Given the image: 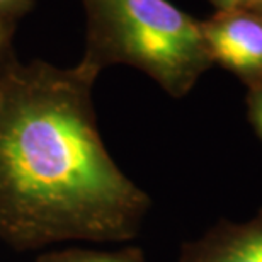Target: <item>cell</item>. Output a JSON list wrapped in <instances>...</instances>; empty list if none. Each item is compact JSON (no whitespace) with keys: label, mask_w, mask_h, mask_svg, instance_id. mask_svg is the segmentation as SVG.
I'll return each mask as SVG.
<instances>
[{"label":"cell","mask_w":262,"mask_h":262,"mask_svg":"<svg viewBox=\"0 0 262 262\" xmlns=\"http://www.w3.org/2000/svg\"><path fill=\"white\" fill-rule=\"evenodd\" d=\"M213 2L218 4L220 7H223V9H233V7H240V5L255 2V0H213ZM260 2H262V0H260Z\"/></svg>","instance_id":"obj_9"},{"label":"cell","mask_w":262,"mask_h":262,"mask_svg":"<svg viewBox=\"0 0 262 262\" xmlns=\"http://www.w3.org/2000/svg\"><path fill=\"white\" fill-rule=\"evenodd\" d=\"M83 63L15 58L0 77V240L14 250L67 240L126 242L151 208L99 133Z\"/></svg>","instance_id":"obj_1"},{"label":"cell","mask_w":262,"mask_h":262,"mask_svg":"<svg viewBox=\"0 0 262 262\" xmlns=\"http://www.w3.org/2000/svg\"><path fill=\"white\" fill-rule=\"evenodd\" d=\"M209 56L249 80L262 82V20L225 15L201 24Z\"/></svg>","instance_id":"obj_3"},{"label":"cell","mask_w":262,"mask_h":262,"mask_svg":"<svg viewBox=\"0 0 262 262\" xmlns=\"http://www.w3.org/2000/svg\"><path fill=\"white\" fill-rule=\"evenodd\" d=\"M14 28L15 23L0 17V77L4 75L9 65L15 60L14 55Z\"/></svg>","instance_id":"obj_6"},{"label":"cell","mask_w":262,"mask_h":262,"mask_svg":"<svg viewBox=\"0 0 262 262\" xmlns=\"http://www.w3.org/2000/svg\"><path fill=\"white\" fill-rule=\"evenodd\" d=\"M250 118L262 138V82L250 94Z\"/></svg>","instance_id":"obj_8"},{"label":"cell","mask_w":262,"mask_h":262,"mask_svg":"<svg viewBox=\"0 0 262 262\" xmlns=\"http://www.w3.org/2000/svg\"><path fill=\"white\" fill-rule=\"evenodd\" d=\"M34 262H146L140 247H124L119 250L63 249L41 254Z\"/></svg>","instance_id":"obj_5"},{"label":"cell","mask_w":262,"mask_h":262,"mask_svg":"<svg viewBox=\"0 0 262 262\" xmlns=\"http://www.w3.org/2000/svg\"><path fill=\"white\" fill-rule=\"evenodd\" d=\"M177 262H262V208L250 220H220L182 244Z\"/></svg>","instance_id":"obj_4"},{"label":"cell","mask_w":262,"mask_h":262,"mask_svg":"<svg viewBox=\"0 0 262 262\" xmlns=\"http://www.w3.org/2000/svg\"><path fill=\"white\" fill-rule=\"evenodd\" d=\"M34 5V0H0V17L15 23L28 14Z\"/></svg>","instance_id":"obj_7"},{"label":"cell","mask_w":262,"mask_h":262,"mask_svg":"<svg viewBox=\"0 0 262 262\" xmlns=\"http://www.w3.org/2000/svg\"><path fill=\"white\" fill-rule=\"evenodd\" d=\"M87 45L80 63L96 73L129 65L169 96L184 97L213 63L201 24L169 0H82Z\"/></svg>","instance_id":"obj_2"}]
</instances>
